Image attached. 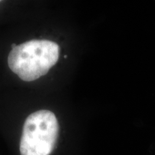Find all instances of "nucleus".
<instances>
[{
    "label": "nucleus",
    "instance_id": "obj_2",
    "mask_svg": "<svg viewBox=\"0 0 155 155\" xmlns=\"http://www.w3.org/2000/svg\"><path fill=\"white\" fill-rule=\"evenodd\" d=\"M59 124L53 112L40 110L25 120L19 145L21 155H50L59 136Z\"/></svg>",
    "mask_w": 155,
    "mask_h": 155
},
{
    "label": "nucleus",
    "instance_id": "obj_1",
    "mask_svg": "<svg viewBox=\"0 0 155 155\" xmlns=\"http://www.w3.org/2000/svg\"><path fill=\"white\" fill-rule=\"evenodd\" d=\"M59 45L47 40H32L17 45L8 56L13 73L24 81H33L46 75L58 61Z\"/></svg>",
    "mask_w": 155,
    "mask_h": 155
},
{
    "label": "nucleus",
    "instance_id": "obj_3",
    "mask_svg": "<svg viewBox=\"0 0 155 155\" xmlns=\"http://www.w3.org/2000/svg\"><path fill=\"white\" fill-rule=\"evenodd\" d=\"M16 47H17V45L15 43H13L12 45V49H14V48Z\"/></svg>",
    "mask_w": 155,
    "mask_h": 155
}]
</instances>
